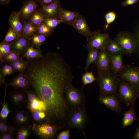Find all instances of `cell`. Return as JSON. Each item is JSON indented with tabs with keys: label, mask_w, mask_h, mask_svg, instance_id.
Masks as SVG:
<instances>
[{
	"label": "cell",
	"mask_w": 139,
	"mask_h": 139,
	"mask_svg": "<svg viewBox=\"0 0 139 139\" xmlns=\"http://www.w3.org/2000/svg\"><path fill=\"white\" fill-rule=\"evenodd\" d=\"M20 11H12L8 22L11 27L19 35L22 34L23 25L20 20Z\"/></svg>",
	"instance_id": "20"
},
{
	"label": "cell",
	"mask_w": 139,
	"mask_h": 139,
	"mask_svg": "<svg viewBox=\"0 0 139 139\" xmlns=\"http://www.w3.org/2000/svg\"><path fill=\"white\" fill-rule=\"evenodd\" d=\"M138 0L139 1V0Z\"/></svg>",
	"instance_id": "48"
},
{
	"label": "cell",
	"mask_w": 139,
	"mask_h": 139,
	"mask_svg": "<svg viewBox=\"0 0 139 139\" xmlns=\"http://www.w3.org/2000/svg\"><path fill=\"white\" fill-rule=\"evenodd\" d=\"M44 55L40 48H36L31 46L28 49L21 57L25 58L29 60L42 57Z\"/></svg>",
	"instance_id": "24"
},
{
	"label": "cell",
	"mask_w": 139,
	"mask_h": 139,
	"mask_svg": "<svg viewBox=\"0 0 139 139\" xmlns=\"http://www.w3.org/2000/svg\"><path fill=\"white\" fill-rule=\"evenodd\" d=\"M72 27L77 32L84 36L86 38V39L91 35L92 33L89 29L85 19L80 14Z\"/></svg>",
	"instance_id": "14"
},
{
	"label": "cell",
	"mask_w": 139,
	"mask_h": 139,
	"mask_svg": "<svg viewBox=\"0 0 139 139\" xmlns=\"http://www.w3.org/2000/svg\"><path fill=\"white\" fill-rule=\"evenodd\" d=\"M9 95L11 103L16 108L21 106L27 101L26 93L23 90L15 89L10 92Z\"/></svg>",
	"instance_id": "16"
},
{
	"label": "cell",
	"mask_w": 139,
	"mask_h": 139,
	"mask_svg": "<svg viewBox=\"0 0 139 139\" xmlns=\"http://www.w3.org/2000/svg\"><path fill=\"white\" fill-rule=\"evenodd\" d=\"M133 138L134 139H139V124L136 129Z\"/></svg>",
	"instance_id": "46"
},
{
	"label": "cell",
	"mask_w": 139,
	"mask_h": 139,
	"mask_svg": "<svg viewBox=\"0 0 139 139\" xmlns=\"http://www.w3.org/2000/svg\"><path fill=\"white\" fill-rule=\"evenodd\" d=\"M80 13L76 11L66 10L62 7L58 17V19L63 23L72 26Z\"/></svg>",
	"instance_id": "18"
},
{
	"label": "cell",
	"mask_w": 139,
	"mask_h": 139,
	"mask_svg": "<svg viewBox=\"0 0 139 139\" xmlns=\"http://www.w3.org/2000/svg\"><path fill=\"white\" fill-rule=\"evenodd\" d=\"M20 55L18 53L11 51L9 53L0 58L2 63L11 64L20 58Z\"/></svg>",
	"instance_id": "29"
},
{
	"label": "cell",
	"mask_w": 139,
	"mask_h": 139,
	"mask_svg": "<svg viewBox=\"0 0 139 139\" xmlns=\"http://www.w3.org/2000/svg\"><path fill=\"white\" fill-rule=\"evenodd\" d=\"M15 72L14 70L10 64H6L3 65L0 69V76L5 79L6 76L13 74Z\"/></svg>",
	"instance_id": "34"
},
{
	"label": "cell",
	"mask_w": 139,
	"mask_h": 139,
	"mask_svg": "<svg viewBox=\"0 0 139 139\" xmlns=\"http://www.w3.org/2000/svg\"><path fill=\"white\" fill-rule=\"evenodd\" d=\"M11 0H0L1 5H7L10 3Z\"/></svg>",
	"instance_id": "47"
},
{
	"label": "cell",
	"mask_w": 139,
	"mask_h": 139,
	"mask_svg": "<svg viewBox=\"0 0 139 139\" xmlns=\"http://www.w3.org/2000/svg\"><path fill=\"white\" fill-rule=\"evenodd\" d=\"M109 37L108 33H101L99 30H95L92 32L91 35L86 39V47L88 49H105Z\"/></svg>",
	"instance_id": "8"
},
{
	"label": "cell",
	"mask_w": 139,
	"mask_h": 139,
	"mask_svg": "<svg viewBox=\"0 0 139 139\" xmlns=\"http://www.w3.org/2000/svg\"><path fill=\"white\" fill-rule=\"evenodd\" d=\"M114 40L128 54H132L136 51L137 40L131 32L126 31H120L116 36Z\"/></svg>",
	"instance_id": "7"
},
{
	"label": "cell",
	"mask_w": 139,
	"mask_h": 139,
	"mask_svg": "<svg viewBox=\"0 0 139 139\" xmlns=\"http://www.w3.org/2000/svg\"><path fill=\"white\" fill-rule=\"evenodd\" d=\"M138 1V0H126L121 3V5L123 7H126L134 4Z\"/></svg>",
	"instance_id": "45"
},
{
	"label": "cell",
	"mask_w": 139,
	"mask_h": 139,
	"mask_svg": "<svg viewBox=\"0 0 139 139\" xmlns=\"http://www.w3.org/2000/svg\"><path fill=\"white\" fill-rule=\"evenodd\" d=\"M27 61H24L23 58L21 57L10 64L12 66L15 72L21 73L24 72L27 66Z\"/></svg>",
	"instance_id": "32"
},
{
	"label": "cell",
	"mask_w": 139,
	"mask_h": 139,
	"mask_svg": "<svg viewBox=\"0 0 139 139\" xmlns=\"http://www.w3.org/2000/svg\"><path fill=\"white\" fill-rule=\"evenodd\" d=\"M88 119L85 106L74 109H71L68 115L67 126L71 129L79 130L85 138L84 128Z\"/></svg>",
	"instance_id": "3"
},
{
	"label": "cell",
	"mask_w": 139,
	"mask_h": 139,
	"mask_svg": "<svg viewBox=\"0 0 139 139\" xmlns=\"http://www.w3.org/2000/svg\"><path fill=\"white\" fill-rule=\"evenodd\" d=\"M118 93L121 99L128 106L133 105L139 97V90L134 85L124 80L120 81Z\"/></svg>",
	"instance_id": "5"
},
{
	"label": "cell",
	"mask_w": 139,
	"mask_h": 139,
	"mask_svg": "<svg viewBox=\"0 0 139 139\" xmlns=\"http://www.w3.org/2000/svg\"><path fill=\"white\" fill-rule=\"evenodd\" d=\"M62 7L60 0H56L47 6L42 7L40 9L42 14L47 18L58 19Z\"/></svg>",
	"instance_id": "15"
},
{
	"label": "cell",
	"mask_w": 139,
	"mask_h": 139,
	"mask_svg": "<svg viewBox=\"0 0 139 139\" xmlns=\"http://www.w3.org/2000/svg\"><path fill=\"white\" fill-rule=\"evenodd\" d=\"M38 2L42 7L47 6L55 2L56 0H35Z\"/></svg>",
	"instance_id": "43"
},
{
	"label": "cell",
	"mask_w": 139,
	"mask_h": 139,
	"mask_svg": "<svg viewBox=\"0 0 139 139\" xmlns=\"http://www.w3.org/2000/svg\"><path fill=\"white\" fill-rule=\"evenodd\" d=\"M48 37L37 32L34 34L30 38L32 46L36 48H40Z\"/></svg>",
	"instance_id": "27"
},
{
	"label": "cell",
	"mask_w": 139,
	"mask_h": 139,
	"mask_svg": "<svg viewBox=\"0 0 139 139\" xmlns=\"http://www.w3.org/2000/svg\"><path fill=\"white\" fill-rule=\"evenodd\" d=\"M116 17V15L114 12L111 11L107 13L105 16V19L106 24L105 26L104 31L107 29L109 25L114 21Z\"/></svg>",
	"instance_id": "41"
},
{
	"label": "cell",
	"mask_w": 139,
	"mask_h": 139,
	"mask_svg": "<svg viewBox=\"0 0 139 139\" xmlns=\"http://www.w3.org/2000/svg\"><path fill=\"white\" fill-rule=\"evenodd\" d=\"M47 18L43 14L40 9H36L27 20L34 25L38 26L43 23Z\"/></svg>",
	"instance_id": "23"
},
{
	"label": "cell",
	"mask_w": 139,
	"mask_h": 139,
	"mask_svg": "<svg viewBox=\"0 0 139 139\" xmlns=\"http://www.w3.org/2000/svg\"><path fill=\"white\" fill-rule=\"evenodd\" d=\"M7 86L6 85L4 102L2 103L1 101L2 104V107L0 113V120L5 122H6L7 118L9 113L13 111L10 110L9 109L7 101L5 102Z\"/></svg>",
	"instance_id": "31"
},
{
	"label": "cell",
	"mask_w": 139,
	"mask_h": 139,
	"mask_svg": "<svg viewBox=\"0 0 139 139\" xmlns=\"http://www.w3.org/2000/svg\"><path fill=\"white\" fill-rule=\"evenodd\" d=\"M19 36L17 33L10 26L3 42L10 43L17 38Z\"/></svg>",
	"instance_id": "36"
},
{
	"label": "cell",
	"mask_w": 139,
	"mask_h": 139,
	"mask_svg": "<svg viewBox=\"0 0 139 139\" xmlns=\"http://www.w3.org/2000/svg\"><path fill=\"white\" fill-rule=\"evenodd\" d=\"M99 99L101 103L112 110L118 112L120 109L119 103L115 95L100 96Z\"/></svg>",
	"instance_id": "19"
},
{
	"label": "cell",
	"mask_w": 139,
	"mask_h": 139,
	"mask_svg": "<svg viewBox=\"0 0 139 139\" xmlns=\"http://www.w3.org/2000/svg\"><path fill=\"white\" fill-rule=\"evenodd\" d=\"M54 29H52L43 23L38 26L37 33L49 36L52 34Z\"/></svg>",
	"instance_id": "35"
},
{
	"label": "cell",
	"mask_w": 139,
	"mask_h": 139,
	"mask_svg": "<svg viewBox=\"0 0 139 139\" xmlns=\"http://www.w3.org/2000/svg\"><path fill=\"white\" fill-rule=\"evenodd\" d=\"M110 72L117 76L124 69L125 66L123 63V55L120 54L110 55Z\"/></svg>",
	"instance_id": "17"
},
{
	"label": "cell",
	"mask_w": 139,
	"mask_h": 139,
	"mask_svg": "<svg viewBox=\"0 0 139 139\" xmlns=\"http://www.w3.org/2000/svg\"><path fill=\"white\" fill-rule=\"evenodd\" d=\"M88 53L87 57L86 60L84 69L86 72L91 64L95 62L98 57L99 53V49L89 48L88 49Z\"/></svg>",
	"instance_id": "28"
},
{
	"label": "cell",
	"mask_w": 139,
	"mask_h": 139,
	"mask_svg": "<svg viewBox=\"0 0 139 139\" xmlns=\"http://www.w3.org/2000/svg\"><path fill=\"white\" fill-rule=\"evenodd\" d=\"M11 51L10 43L2 42L0 44V58L7 54Z\"/></svg>",
	"instance_id": "40"
},
{
	"label": "cell",
	"mask_w": 139,
	"mask_h": 139,
	"mask_svg": "<svg viewBox=\"0 0 139 139\" xmlns=\"http://www.w3.org/2000/svg\"><path fill=\"white\" fill-rule=\"evenodd\" d=\"M35 0H27L23 1L20 11L19 18L23 22L26 21L36 9L37 5Z\"/></svg>",
	"instance_id": "13"
},
{
	"label": "cell",
	"mask_w": 139,
	"mask_h": 139,
	"mask_svg": "<svg viewBox=\"0 0 139 139\" xmlns=\"http://www.w3.org/2000/svg\"><path fill=\"white\" fill-rule=\"evenodd\" d=\"M117 76L120 79L133 84L139 90V66H125Z\"/></svg>",
	"instance_id": "9"
},
{
	"label": "cell",
	"mask_w": 139,
	"mask_h": 139,
	"mask_svg": "<svg viewBox=\"0 0 139 139\" xmlns=\"http://www.w3.org/2000/svg\"><path fill=\"white\" fill-rule=\"evenodd\" d=\"M110 55L105 49L100 50L95 63L98 73L110 72Z\"/></svg>",
	"instance_id": "11"
},
{
	"label": "cell",
	"mask_w": 139,
	"mask_h": 139,
	"mask_svg": "<svg viewBox=\"0 0 139 139\" xmlns=\"http://www.w3.org/2000/svg\"><path fill=\"white\" fill-rule=\"evenodd\" d=\"M7 86H11L15 89H22L24 90L29 89L31 86L28 79L24 72L20 73L17 76L14 77Z\"/></svg>",
	"instance_id": "12"
},
{
	"label": "cell",
	"mask_w": 139,
	"mask_h": 139,
	"mask_svg": "<svg viewBox=\"0 0 139 139\" xmlns=\"http://www.w3.org/2000/svg\"><path fill=\"white\" fill-rule=\"evenodd\" d=\"M71 129L63 131L60 132L58 135L57 139H69L70 137V132Z\"/></svg>",
	"instance_id": "42"
},
{
	"label": "cell",
	"mask_w": 139,
	"mask_h": 139,
	"mask_svg": "<svg viewBox=\"0 0 139 139\" xmlns=\"http://www.w3.org/2000/svg\"><path fill=\"white\" fill-rule=\"evenodd\" d=\"M64 95L70 110L85 106V97L83 90L76 88L72 83L66 88Z\"/></svg>",
	"instance_id": "4"
},
{
	"label": "cell",
	"mask_w": 139,
	"mask_h": 139,
	"mask_svg": "<svg viewBox=\"0 0 139 139\" xmlns=\"http://www.w3.org/2000/svg\"><path fill=\"white\" fill-rule=\"evenodd\" d=\"M63 23L62 21L58 18H47L43 23L50 28L54 29L59 24Z\"/></svg>",
	"instance_id": "38"
},
{
	"label": "cell",
	"mask_w": 139,
	"mask_h": 139,
	"mask_svg": "<svg viewBox=\"0 0 139 139\" xmlns=\"http://www.w3.org/2000/svg\"><path fill=\"white\" fill-rule=\"evenodd\" d=\"M62 128L60 126L47 122L34 123L31 127L34 133L43 139H53L58 131Z\"/></svg>",
	"instance_id": "6"
},
{
	"label": "cell",
	"mask_w": 139,
	"mask_h": 139,
	"mask_svg": "<svg viewBox=\"0 0 139 139\" xmlns=\"http://www.w3.org/2000/svg\"><path fill=\"white\" fill-rule=\"evenodd\" d=\"M14 132L1 134L0 139H13L14 138Z\"/></svg>",
	"instance_id": "44"
},
{
	"label": "cell",
	"mask_w": 139,
	"mask_h": 139,
	"mask_svg": "<svg viewBox=\"0 0 139 139\" xmlns=\"http://www.w3.org/2000/svg\"><path fill=\"white\" fill-rule=\"evenodd\" d=\"M134 108H131L130 110L123 113L124 116L122 123L123 128L132 125L136 119L135 115Z\"/></svg>",
	"instance_id": "25"
},
{
	"label": "cell",
	"mask_w": 139,
	"mask_h": 139,
	"mask_svg": "<svg viewBox=\"0 0 139 139\" xmlns=\"http://www.w3.org/2000/svg\"><path fill=\"white\" fill-rule=\"evenodd\" d=\"M105 49L110 55L120 54L124 55L128 54L118 43L110 37L106 44Z\"/></svg>",
	"instance_id": "21"
},
{
	"label": "cell",
	"mask_w": 139,
	"mask_h": 139,
	"mask_svg": "<svg viewBox=\"0 0 139 139\" xmlns=\"http://www.w3.org/2000/svg\"><path fill=\"white\" fill-rule=\"evenodd\" d=\"M10 43L11 51L20 55H23L29 47L32 46L30 38L23 34L19 36L17 38Z\"/></svg>",
	"instance_id": "10"
},
{
	"label": "cell",
	"mask_w": 139,
	"mask_h": 139,
	"mask_svg": "<svg viewBox=\"0 0 139 139\" xmlns=\"http://www.w3.org/2000/svg\"><path fill=\"white\" fill-rule=\"evenodd\" d=\"M24 72L45 105L47 121L52 123L66 121L70 109L64 91L74 78L68 64L59 53L50 51L42 57L27 61Z\"/></svg>",
	"instance_id": "1"
},
{
	"label": "cell",
	"mask_w": 139,
	"mask_h": 139,
	"mask_svg": "<svg viewBox=\"0 0 139 139\" xmlns=\"http://www.w3.org/2000/svg\"><path fill=\"white\" fill-rule=\"evenodd\" d=\"M96 80L99 88L100 96L115 95L118 93L121 80L117 76L110 72L99 73H98Z\"/></svg>",
	"instance_id": "2"
},
{
	"label": "cell",
	"mask_w": 139,
	"mask_h": 139,
	"mask_svg": "<svg viewBox=\"0 0 139 139\" xmlns=\"http://www.w3.org/2000/svg\"><path fill=\"white\" fill-rule=\"evenodd\" d=\"M15 127L8 125L6 122L0 121V135L14 132Z\"/></svg>",
	"instance_id": "39"
},
{
	"label": "cell",
	"mask_w": 139,
	"mask_h": 139,
	"mask_svg": "<svg viewBox=\"0 0 139 139\" xmlns=\"http://www.w3.org/2000/svg\"><path fill=\"white\" fill-rule=\"evenodd\" d=\"M83 87L85 85L92 83L96 80V78L93 75L92 71L86 72L82 76V78Z\"/></svg>",
	"instance_id": "37"
},
{
	"label": "cell",
	"mask_w": 139,
	"mask_h": 139,
	"mask_svg": "<svg viewBox=\"0 0 139 139\" xmlns=\"http://www.w3.org/2000/svg\"><path fill=\"white\" fill-rule=\"evenodd\" d=\"M30 111L33 119L36 123H41L46 122L47 117L45 112L38 110Z\"/></svg>",
	"instance_id": "30"
},
{
	"label": "cell",
	"mask_w": 139,
	"mask_h": 139,
	"mask_svg": "<svg viewBox=\"0 0 139 139\" xmlns=\"http://www.w3.org/2000/svg\"><path fill=\"white\" fill-rule=\"evenodd\" d=\"M30 127L27 126L22 127L18 129L16 134L17 139H26L29 136L30 133Z\"/></svg>",
	"instance_id": "33"
},
{
	"label": "cell",
	"mask_w": 139,
	"mask_h": 139,
	"mask_svg": "<svg viewBox=\"0 0 139 139\" xmlns=\"http://www.w3.org/2000/svg\"><path fill=\"white\" fill-rule=\"evenodd\" d=\"M30 116L24 111H17L14 114L13 121L15 125L20 127L26 126L30 119Z\"/></svg>",
	"instance_id": "22"
},
{
	"label": "cell",
	"mask_w": 139,
	"mask_h": 139,
	"mask_svg": "<svg viewBox=\"0 0 139 139\" xmlns=\"http://www.w3.org/2000/svg\"><path fill=\"white\" fill-rule=\"evenodd\" d=\"M22 34L30 38L33 35L37 32L38 27L36 26L27 20L23 22Z\"/></svg>",
	"instance_id": "26"
}]
</instances>
